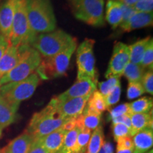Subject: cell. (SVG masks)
I'll return each instance as SVG.
<instances>
[{"instance_id":"5b68a950","label":"cell","mask_w":153,"mask_h":153,"mask_svg":"<svg viewBox=\"0 0 153 153\" xmlns=\"http://www.w3.org/2000/svg\"><path fill=\"white\" fill-rule=\"evenodd\" d=\"M74 40L70 34L58 29L37 35L31 45L41 56L51 57L66 49Z\"/></svg>"},{"instance_id":"d6986e66","label":"cell","mask_w":153,"mask_h":153,"mask_svg":"<svg viewBox=\"0 0 153 153\" xmlns=\"http://www.w3.org/2000/svg\"><path fill=\"white\" fill-rule=\"evenodd\" d=\"M19 108L12 106L0 94V128L8 127L16 120Z\"/></svg>"},{"instance_id":"e575fe53","label":"cell","mask_w":153,"mask_h":153,"mask_svg":"<svg viewBox=\"0 0 153 153\" xmlns=\"http://www.w3.org/2000/svg\"><path fill=\"white\" fill-rule=\"evenodd\" d=\"M141 84L143 86L145 92L152 94H153V72L152 70H148L143 74Z\"/></svg>"},{"instance_id":"ab89813d","label":"cell","mask_w":153,"mask_h":153,"mask_svg":"<svg viewBox=\"0 0 153 153\" xmlns=\"http://www.w3.org/2000/svg\"><path fill=\"white\" fill-rule=\"evenodd\" d=\"M121 8L122 11H123V20H122V22L120 24H123L126 22H128V19L131 18L135 12H137V11H135V9H134L133 7L126 6L125 4H123V3H121Z\"/></svg>"},{"instance_id":"5bb4252c","label":"cell","mask_w":153,"mask_h":153,"mask_svg":"<svg viewBox=\"0 0 153 153\" xmlns=\"http://www.w3.org/2000/svg\"><path fill=\"white\" fill-rule=\"evenodd\" d=\"M67 132L60 128L46 136L38 140V141L49 153H57L62 148Z\"/></svg>"},{"instance_id":"8fae6325","label":"cell","mask_w":153,"mask_h":153,"mask_svg":"<svg viewBox=\"0 0 153 153\" xmlns=\"http://www.w3.org/2000/svg\"><path fill=\"white\" fill-rule=\"evenodd\" d=\"M91 95L70 99L63 101H60L55 97V99L56 101L57 109L62 115L63 117L68 119L76 118L82 114Z\"/></svg>"},{"instance_id":"f546056e","label":"cell","mask_w":153,"mask_h":153,"mask_svg":"<svg viewBox=\"0 0 153 153\" xmlns=\"http://www.w3.org/2000/svg\"><path fill=\"white\" fill-rule=\"evenodd\" d=\"M120 82V76H113L107 78V80L104 82H101L99 83V92L101 94L103 97H106L112 89L117 84Z\"/></svg>"},{"instance_id":"f35d334b","label":"cell","mask_w":153,"mask_h":153,"mask_svg":"<svg viewBox=\"0 0 153 153\" xmlns=\"http://www.w3.org/2000/svg\"><path fill=\"white\" fill-rule=\"evenodd\" d=\"M113 124L115 123H122L125 125L126 127L128 128L130 133L132 130V125H131V114H124L123 116H120L119 117L112 119Z\"/></svg>"},{"instance_id":"816d5d0a","label":"cell","mask_w":153,"mask_h":153,"mask_svg":"<svg viewBox=\"0 0 153 153\" xmlns=\"http://www.w3.org/2000/svg\"><path fill=\"white\" fill-rule=\"evenodd\" d=\"M0 153H1V152H0Z\"/></svg>"},{"instance_id":"ac0fdd59","label":"cell","mask_w":153,"mask_h":153,"mask_svg":"<svg viewBox=\"0 0 153 153\" xmlns=\"http://www.w3.org/2000/svg\"><path fill=\"white\" fill-rule=\"evenodd\" d=\"M19 60L18 46L9 45L2 57L0 60V79L10 72Z\"/></svg>"},{"instance_id":"7bdbcfd3","label":"cell","mask_w":153,"mask_h":153,"mask_svg":"<svg viewBox=\"0 0 153 153\" xmlns=\"http://www.w3.org/2000/svg\"><path fill=\"white\" fill-rule=\"evenodd\" d=\"M76 127V118H70L62 126L61 128L65 130V131H70L71 130L74 129Z\"/></svg>"},{"instance_id":"52a82bcc","label":"cell","mask_w":153,"mask_h":153,"mask_svg":"<svg viewBox=\"0 0 153 153\" xmlns=\"http://www.w3.org/2000/svg\"><path fill=\"white\" fill-rule=\"evenodd\" d=\"M39 82V76L36 72H33L26 79L1 86L0 94L12 106L19 108L22 101L29 99L33 94Z\"/></svg>"},{"instance_id":"f1b7e54d","label":"cell","mask_w":153,"mask_h":153,"mask_svg":"<svg viewBox=\"0 0 153 153\" xmlns=\"http://www.w3.org/2000/svg\"><path fill=\"white\" fill-rule=\"evenodd\" d=\"M91 131L87 128H83L80 130L76 139V153L85 152L87 145L91 137Z\"/></svg>"},{"instance_id":"4316f807","label":"cell","mask_w":153,"mask_h":153,"mask_svg":"<svg viewBox=\"0 0 153 153\" xmlns=\"http://www.w3.org/2000/svg\"><path fill=\"white\" fill-rule=\"evenodd\" d=\"M152 108V99L145 97L137 99L129 104V113L140 114V113H149Z\"/></svg>"},{"instance_id":"b9f144b4","label":"cell","mask_w":153,"mask_h":153,"mask_svg":"<svg viewBox=\"0 0 153 153\" xmlns=\"http://www.w3.org/2000/svg\"><path fill=\"white\" fill-rule=\"evenodd\" d=\"M28 153H49L38 140H34Z\"/></svg>"},{"instance_id":"e0dca14e","label":"cell","mask_w":153,"mask_h":153,"mask_svg":"<svg viewBox=\"0 0 153 153\" xmlns=\"http://www.w3.org/2000/svg\"><path fill=\"white\" fill-rule=\"evenodd\" d=\"M133 153H145L153 145L152 128L147 127L140 131L133 136Z\"/></svg>"},{"instance_id":"30bf717a","label":"cell","mask_w":153,"mask_h":153,"mask_svg":"<svg viewBox=\"0 0 153 153\" xmlns=\"http://www.w3.org/2000/svg\"><path fill=\"white\" fill-rule=\"evenodd\" d=\"M130 62V49L128 45L121 42L115 44L114 51L108 64L105 76L106 78L113 76H122L126 66Z\"/></svg>"},{"instance_id":"484cf974","label":"cell","mask_w":153,"mask_h":153,"mask_svg":"<svg viewBox=\"0 0 153 153\" xmlns=\"http://www.w3.org/2000/svg\"><path fill=\"white\" fill-rule=\"evenodd\" d=\"M145 69L141 67L140 65H136L134 63L129 62L124 69L123 74L129 82H140L143 74L145 73Z\"/></svg>"},{"instance_id":"d6a6232c","label":"cell","mask_w":153,"mask_h":153,"mask_svg":"<svg viewBox=\"0 0 153 153\" xmlns=\"http://www.w3.org/2000/svg\"><path fill=\"white\" fill-rule=\"evenodd\" d=\"M140 65L143 68L148 69V70H152L153 68V42L151 38L150 43L147 47L141 61Z\"/></svg>"},{"instance_id":"4fadbf2b","label":"cell","mask_w":153,"mask_h":153,"mask_svg":"<svg viewBox=\"0 0 153 153\" xmlns=\"http://www.w3.org/2000/svg\"><path fill=\"white\" fill-rule=\"evenodd\" d=\"M16 0H3L0 4V33L10 39Z\"/></svg>"},{"instance_id":"1f68e13d","label":"cell","mask_w":153,"mask_h":153,"mask_svg":"<svg viewBox=\"0 0 153 153\" xmlns=\"http://www.w3.org/2000/svg\"><path fill=\"white\" fill-rule=\"evenodd\" d=\"M145 92V89L141 82H129L127 89V98L130 100L139 97Z\"/></svg>"},{"instance_id":"83f0119b","label":"cell","mask_w":153,"mask_h":153,"mask_svg":"<svg viewBox=\"0 0 153 153\" xmlns=\"http://www.w3.org/2000/svg\"><path fill=\"white\" fill-rule=\"evenodd\" d=\"M87 104V106L89 109L100 114L107 109L104 97L97 90L94 91L91 94Z\"/></svg>"},{"instance_id":"7c38bea8","label":"cell","mask_w":153,"mask_h":153,"mask_svg":"<svg viewBox=\"0 0 153 153\" xmlns=\"http://www.w3.org/2000/svg\"><path fill=\"white\" fill-rule=\"evenodd\" d=\"M97 83L98 82L91 80H77L68 90L56 97L60 101H63L70 99L90 95L97 90Z\"/></svg>"},{"instance_id":"7402d4cb","label":"cell","mask_w":153,"mask_h":153,"mask_svg":"<svg viewBox=\"0 0 153 153\" xmlns=\"http://www.w3.org/2000/svg\"><path fill=\"white\" fill-rule=\"evenodd\" d=\"M151 40L150 37H147L139 40L133 45H128L130 49V62L140 65L143 55Z\"/></svg>"},{"instance_id":"d4e9b609","label":"cell","mask_w":153,"mask_h":153,"mask_svg":"<svg viewBox=\"0 0 153 153\" xmlns=\"http://www.w3.org/2000/svg\"><path fill=\"white\" fill-rule=\"evenodd\" d=\"M82 115L84 127L87 128L90 131H94L97 128L99 127L101 122V114L89 109L86 105Z\"/></svg>"},{"instance_id":"f907efd6","label":"cell","mask_w":153,"mask_h":153,"mask_svg":"<svg viewBox=\"0 0 153 153\" xmlns=\"http://www.w3.org/2000/svg\"><path fill=\"white\" fill-rule=\"evenodd\" d=\"M79 153H82V152H79Z\"/></svg>"},{"instance_id":"ee69618b","label":"cell","mask_w":153,"mask_h":153,"mask_svg":"<svg viewBox=\"0 0 153 153\" xmlns=\"http://www.w3.org/2000/svg\"><path fill=\"white\" fill-rule=\"evenodd\" d=\"M99 153H114L113 145L109 142L104 143Z\"/></svg>"},{"instance_id":"bcb514c9","label":"cell","mask_w":153,"mask_h":153,"mask_svg":"<svg viewBox=\"0 0 153 153\" xmlns=\"http://www.w3.org/2000/svg\"><path fill=\"white\" fill-rule=\"evenodd\" d=\"M117 153H133V150H117Z\"/></svg>"},{"instance_id":"44dd1931","label":"cell","mask_w":153,"mask_h":153,"mask_svg":"<svg viewBox=\"0 0 153 153\" xmlns=\"http://www.w3.org/2000/svg\"><path fill=\"white\" fill-rule=\"evenodd\" d=\"M132 130L131 137H133L137 132L149 127L152 128V117L150 113H140L131 114Z\"/></svg>"},{"instance_id":"681fc988","label":"cell","mask_w":153,"mask_h":153,"mask_svg":"<svg viewBox=\"0 0 153 153\" xmlns=\"http://www.w3.org/2000/svg\"><path fill=\"white\" fill-rule=\"evenodd\" d=\"M1 1V0H0V1Z\"/></svg>"},{"instance_id":"cb8c5ba5","label":"cell","mask_w":153,"mask_h":153,"mask_svg":"<svg viewBox=\"0 0 153 153\" xmlns=\"http://www.w3.org/2000/svg\"><path fill=\"white\" fill-rule=\"evenodd\" d=\"M104 135L103 128L99 126L91 135L90 140L87 147L86 153H99V150L104 144Z\"/></svg>"},{"instance_id":"2e32d148","label":"cell","mask_w":153,"mask_h":153,"mask_svg":"<svg viewBox=\"0 0 153 153\" xmlns=\"http://www.w3.org/2000/svg\"><path fill=\"white\" fill-rule=\"evenodd\" d=\"M33 141V137L25 131L9 143L1 153H28Z\"/></svg>"},{"instance_id":"9a60e30c","label":"cell","mask_w":153,"mask_h":153,"mask_svg":"<svg viewBox=\"0 0 153 153\" xmlns=\"http://www.w3.org/2000/svg\"><path fill=\"white\" fill-rule=\"evenodd\" d=\"M152 12H135L128 22L120 25V27L123 31L130 32L133 30L152 26L153 22Z\"/></svg>"},{"instance_id":"ba28073f","label":"cell","mask_w":153,"mask_h":153,"mask_svg":"<svg viewBox=\"0 0 153 153\" xmlns=\"http://www.w3.org/2000/svg\"><path fill=\"white\" fill-rule=\"evenodd\" d=\"M76 19L93 26L104 24V0H71Z\"/></svg>"},{"instance_id":"74e56055","label":"cell","mask_w":153,"mask_h":153,"mask_svg":"<svg viewBox=\"0 0 153 153\" xmlns=\"http://www.w3.org/2000/svg\"><path fill=\"white\" fill-rule=\"evenodd\" d=\"M134 150L133 140L131 137H122L117 140V150Z\"/></svg>"},{"instance_id":"8992f818","label":"cell","mask_w":153,"mask_h":153,"mask_svg":"<svg viewBox=\"0 0 153 153\" xmlns=\"http://www.w3.org/2000/svg\"><path fill=\"white\" fill-rule=\"evenodd\" d=\"M76 48V41L74 38L73 42L62 52L42 60L40 65L36 69V74L39 78L46 80L64 75L68 70L70 59Z\"/></svg>"},{"instance_id":"4dcf8cb0","label":"cell","mask_w":153,"mask_h":153,"mask_svg":"<svg viewBox=\"0 0 153 153\" xmlns=\"http://www.w3.org/2000/svg\"><path fill=\"white\" fill-rule=\"evenodd\" d=\"M120 92H121V87H120V83L117 84L115 87L113 88L112 90L104 97V100L106 102V108L109 110L111 106H114L116 103H118L120 100Z\"/></svg>"},{"instance_id":"7dc6e473","label":"cell","mask_w":153,"mask_h":153,"mask_svg":"<svg viewBox=\"0 0 153 153\" xmlns=\"http://www.w3.org/2000/svg\"><path fill=\"white\" fill-rule=\"evenodd\" d=\"M2 131L3 130L1 128H0V137H1V135H2Z\"/></svg>"},{"instance_id":"60d3db41","label":"cell","mask_w":153,"mask_h":153,"mask_svg":"<svg viewBox=\"0 0 153 153\" xmlns=\"http://www.w3.org/2000/svg\"><path fill=\"white\" fill-rule=\"evenodd\" d=\"M10 43L7 38L0 33V60L8 48Z\"/></svg>"},{"instance_id":"6da1fadb","label":"cell","mask_w":153,"mask_h":153,"mask_svg":"<svg viewBox=\"0 0 153 153\" xmlns=\"http://www.w3.org/2000/svg\"><path fill=\"white\" fill-rule=\"evenodd\" d=\"M68 120L57 109L56 101L53 97L43 109L33 114L26 131L34 140H38L62 128Z\"/></svg>"},{"instance_id":"3957f363","label":"cell","mask_w":153,"mask_h":153,"mask_svg":"<svg viewBox=\"0 0 153 153\" xmlns=\"http://www.w3.org/2000/svg\"><path fill=\"white\" fill-rule=\"evenodd\" d=\"M19 60L10 72L0 79V87L9 82H19L33 74L41 64L40 53L30 45H19Z\"/></svg>"},{"instance_id":"ffe728a7","label":"cell","mask_w":153,"mask_h":153,"mask_svg":"<svg viewBox=\"0 0 153 153\" xmlns=\"http://www.w3.org/2000/svg\"><path fill=\"white\" fill-rule=\"evenodd\" d=\"M106 19L113 28L120 26L123 20V11L120 1L108 0L106 4Z\"/></svg>"},{"instance_id":"603a6c76","label":"cell","mask_w":153,"mask_h":153,"mask_svg":"<svg viewBox=\"0 0 153 153\" xmlns=\"http://www.w3.org/2000/svg\"><path fill=\"white\" fill-rule=\"evenodd\" d=\"M79 131V128L75 127L71 131L67 132L65 135L62 148L57 153H76V139Z\"/></svg>"},{"instance_id":"c3c4849f","label":"cell","mask_w":153,"mask_h":153,"mask_svg":"<svg viewBox=\"0 0 153 153\" xmlns=\"http://www.w3.org/2000/svg\"><path fill=\"white\" fill-rule=\"evenodd\" d=\"M145 153H153V150H151L150 151H148V152H145Z\"/></svg>"},{"instance_id":"836d02e7","label":"cell","mask_w":153,"mask_h":153,"mask_svg":"<svg viewBox=\"0 0 153 153\" xmlns=\"http://www.w3.org/2000/svg\"><path fill=\"white\" fill-rule=\"evenodd\" d=\"M113 133L116 141L122 137H131V133L128 128L122 123L113 124Z\"/></svg>"},{"instance_id":"9c48e42d","label":"cell","mask_w":153,"mask_h":153,"mask_svg":"<svg viewBox=\"0 0 153 153\" xmlns=\"http://www.w3.org/2000/svg\"><path fill=\"white\" fill-rule=\"evenodd\" d=\"M94 45V40L87 38L76 50L77 80H91L97 82L95 59L93 53Z\"/></svg>"},{"instance_id":"277c9868","label":"cell","mask_w":153,"mask_h":153,"mask_svg":"<svg viewBox=\"0 0 153 153\" xmlns=\"http://www.w3.org/2000/svg\"><path fill=\"white\" fill-rule=\"evenodd\" d=\"M37 35L32 30L28 22L26 0H16L9 39L10 45L14 46L30 45L31 46Z\"/></svg>"},{"instance_id":"f6af8a7d","label":"cell","mask_w":153,"mask_h":153,"mask_svg":"<svg viewBox=\"0 0 153 153\" xmlns=\"http://www.w3.org/2000/svg\"><path fill=\"white\" fill-rule=\"evenodd\" d=\"M120 2L123 3V4L129 7H134L135 4L137 1V0H118Z\"/></svg>"},{"instance_id":"d590c367","label":"cell","mask_w":153,"mask_h":153,"mask_svg":"<svg viewBox=\"0 0 153 153\" xmlns=\"http://www.w3.org/2000/svg\"><path fill=\"white\" fill-rule=\"evenodd\" d=\"M133 7L138 12L151 13L153 10V0H137Z\"/></svg>"},{"instance_id":"8d00e7d4","label":"cell","mask_w":153,"mask_h":153,"mask_svg":"<svg viewBox=\"0 0 153 153\" xmlns=\"http://www.w3.org/2000/svg\"><path fill=\"white\" fill-rule=\"evenodd\" d=\"M130 114L129 113V104L125 103V104H120L119 106L115 107L111 110H109V119H114L124 114Z\"/></svg>"},{"instance_id":"7a4b0ae2","label":"cell","mask_w":153,"mask_h":153,"mask_svg":"<svg viewBox=\"0 0 153 153\" xmlns=\"http://www.w3.org/2000/svg\"><path fill=\"white\" fill-rule=\"evenodd\" d=\"M30 26L34 33H45L56 28V19L51 0H26Z\"/></svg>"}]
</instances>
